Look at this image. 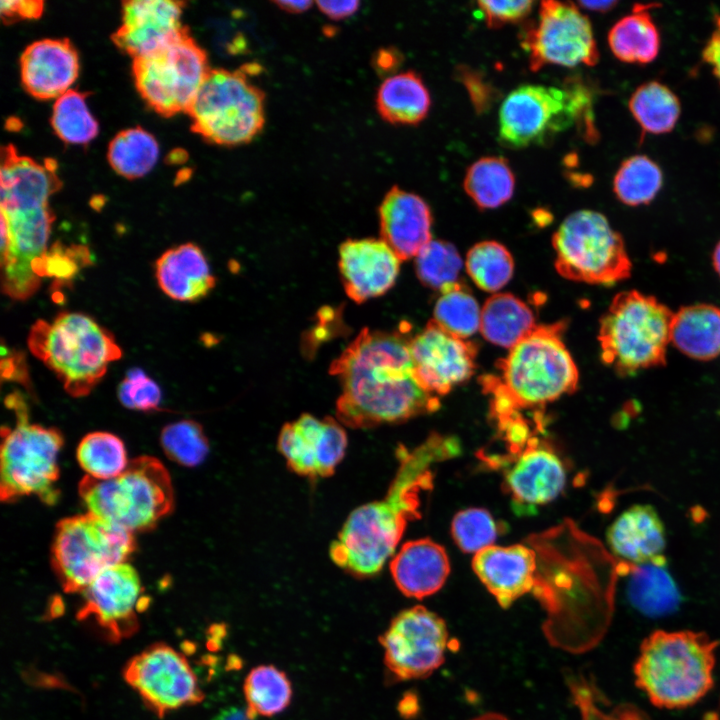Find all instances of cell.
<instances>
[{
    "mask_svg": "<svg viewBox=\"0 0 720 720\" xmlns=\"http://www.w3.org/2000/svg\"><path fill=\"white\" fill-rule=\"evenodd\" d=\"M555 268L564 278L612 286L631 275L632 262L624 240L597 211L567 216L552 237Z\"/></svg>",
    "mask_w": 720,
    "mask_h": 720,
    "instance_id": "obj_11",
    "label": "cell"
},
{
    "mask_svg": "<svg viewBox=\"0 0 720 720\" xmlns=\"http://www.w3.org/2000/svg\"><path fill=\"white\" fill-rule=\"evenodd\" d=\"M277 7L288 13H303L307 11L312 5L311 1H275Z\"/></svg>",
    "mask_w": 720,
    "mask_h": 720,
    "instance_id": "obj_54",
    "label": "cell"
},
{
    "mask_svg": "<svg viewBox=\"0 0 720 720\" xmlns=\"http://www.w3.org/2000/svg\"><path fill=\"white\" fill-rule=\"evenodd\" d=\"M448 637L445 621L433 611L405 609L379 637L384 664L396 680L426 678L443 664Z\"/></svg>",
    "mask_w": 720,
    "mask_h": 720,
    "instance_id": "obj_15",
    "label": "cell"
},
{
    "mask_svg": "<svg viewBox=\"0 0 720 720\" xmlns=\"http://www.w3.org/2000/svg\"><path fill=\"white\" fill-rule=\"evenodd\" d=\"M629 109L642 130L650 134L672 131L681 111L678 97L658 81L640 85L629 99Z\"/></svg>",
    "mask_w": 720,
    "mask_h": 720,
    "instance_id": "obj_36",
    "label": "cell"
},
{
    "mask_svg": "<svg viewBox=\"0 0 720 720\" xmlns=\"http://www.w3.org/2000/svg\"><path fill=\"white\" fill-rule=\"evenodd\" d=\"M184 5L171 0L125 1L122 24L112 41L133 59L152 54L188 31L181 21Z\"/></svg>",
    "mask_w": 720,
    "mask_h": 720,
    "instance_id": "obj_20",
    "label": "cell"
},
{
    "mask_svg": "<svg viewBox=\"0 0 720 720\" xmlns=\"http://www.w3.org/2000/svg\"><path fill=\"white\" fill-rule=\"evenodd\" d=\"M651 5L635 4L632 12L619 19L608 33L614 56L630 64H648L658 55L660 35L649 12Z\"/></svg>",
    "mask_w": 720,
    "mask_h": 720,
    "instance_id": "obj_33",
    "label": "cell"
},
{
    "mask_svg": "<svg viewBox=\"0 0 720 720\" xmlns=\"http://www.w3.org/2000/svg\"><path fill=\"white\" fill-rule=\"evenodd\" d=\"M247 67L211 69L188 114L191 129L207 142L236 146L251 142L265 123V94Z\"/></svg>",
    "mask_w": 720,
    "mask_h": 720,
    "instance_id": "obj_9",
    "label": "cell"
},
{
    "mask_svg": "<svg viewBox=\"0 0 720 720\" xmlns=\"http://www.w3.org/2000/svg\"><path fill=\"white\" fill-rule=\"evenodd\" d=\"M671 342L683 354L699 361L720 355V308L698 303L674 312Z\"/></svg>",
    "mask_w": 720,
    "mask_h": 720,
    "instance_id": "obj_29",
    "label": "cell"
},
{
    "mask_svg": "<svg viewBox=\"0 0 720 720\" xmlns=\"http://www.w3.org/2000/svg\"><path fill=\"white\" fill-rule=\"evenodd\" d=\"M489 28H500L506 24L518 23L532 11L534 2L518 1H479L477 3Z\"/></svg>",
    "mask_w": 720,
    "mask_h": 720,
    "instance_id": "obj_48",
    "label": "cell"
},
{
    "mask_svg": "<svg viewBox=\"0 0 720 720\" xmlns=\"http://www.w3.org/2000/svg\"><path fill=\"white\" fill-rule=\"evenodd\" d=\"M51 125L57 136L69 144H86L98 133L85 94L70 89L55 101Z\"/></svg>",
    "mask_w": 720,
    "mask_h": 720,
    "instance_id": "obj_42",
    "label": "cell"
},
{
    "mask_svg": "<svg viewBox=\"0 0 720 720\" xmlns=\"http://www.w3.org/2000/svg\"><path fill=\"white\" fill-rule=\"evenodd\" d=\"M381 239L398 258L416 257L431 241L432 214L418 195L393 186L379 206Z\"/></svg>",
    "mask_w": 720,
    "mask_h": 720,
    "instance_id": "obj_25",
    "label": "cell"
},
{
    "mask_svg": "<svg viewBox=\"0 0 720 720\" xmlns=\"http://www.w3.org/2000/svg\"><path fill=\"white\" fill-rule=\"evenodd\" d=\"M210 70L206 51L189 30L164 48L133 59L132 65L138 92L165 117L188 112Z\"/></svg>",
    "mask_w": 720,
    "mask_h": 720,
    "instance_id": "obj_13",
    "label": "cell"
},
{
    "mask_svg": "<svg viewBox=\"0 0 720 720\" xmlns=\"http://www.w3.org/2000/svg\"><path fill=\"white\" fill-rule=\"evenodd\" d=\"M515 177L504 157L478 159L466 171L464 189L480 209H494L513 195Z\"/></svg>",
    "mask_w": 720,
    "mask_h": 720,
    "instance_id": "obj_34",
    "label": "cell"
},
{
    "mask_svg": "<svg viewBox=\"0 0 720 720\" xmlns=\"http://www.w3.org/2000/svg\"><path fill=\"white\" fill-rule=\"evenodd\" d=\"M159 147L152 134L140 127L120 131L108 147V161L119 175L128 179L147 174L156 164Z\"/></svg>",
    "mask_w": 720,
    "mask_h": 720,
    "instance_id": "obj_37",
    "label": "cell"
},
{
    "mask_svg": "<svg viewBox=\"0 0 720 720\" xmlns=\"http://www.w3.org/2000/svg\"><path fill=\"white\" fill-rule=\"evenodd\" d=\"M662 184L660 167L648 156L634 155L621 163L614 176L613 190L625 205L639 206L650 203Z\"/></svg>",
    "mask_w": 720,
    "mask_h": 720,
    "instance_id": "obj_39",
    "label": "cell"
},
{
    "mask_svg": "<svg viewBox=\"0 0 720 720\" xmlns=\"http://www.w3.org/2000/svg\"><path fill=\"white\" fill-rule=\"evenodd\" d=\"M461 268L462 260L457 249L443 240H431L416 256L418 279L424 286L434 290L440 291L457 282Z\"/></svg>",
    "mask_w": 720,
    "mask_h": 720,
    "instance_id": "obj_43",
    "label": "cell"
},
{
    "mask_svg": "<svg viewBox=\"0 0 720 720\" xmlns=\"http://www.w3.org/2000/svg\"><path fill=\"white\" fill-rule=\"evenodd\" d=\"M410 349L416 381L435 396L447 394L475 371L476 346L447 332L433 319L411 338Z\"/></svg>",
    "mask_w": 720,
    "mask_h": 720,
    "instance_id": "obj_18",
    "label": "cell"
},
{
    "mask_svg": "<svg viewBox=\"0 0 720 720\" xmlns=\"http://www.w3.org/2000/svg\"><path fill=\"white\" fill-rule=\"evenodd\" d=\"M522 46L533 71L548 64L593 66L599 59L591 23L572 2H541L538 20L526 28Z\"/></svg>",
    "mask_w": 720,
    "mask_h": 720,
    "instance_id": "obj_14",
    "label": "cell"
},
{
    "mask_svg": "<svg viewBox=\"0 0 720 720\" xmlns=\"http://www.w3.org/2000/svg\"><path fill=\"white\" fill-rule=\"evenodd\" d=\"M459 81L466 87L477 113L487 112L499 98V91L479 71L461 65L456 68Z\"/></svg>",
    "mask_w": 720,
    "mask_h": 720,
    "instance_id": "obj_49",
    "label": "cell"
},
{
    "mask_svg": "<svg viewBox=\"0 0 720 720\" xmlns=\"http://www.w3.org/2000/svg\"><path fill=\"white\" fill-rule=\"evenodd\" d=\"M79 72L78 54L68 39H42L31 43L20 57L25 90L35 98H58L70 90Z\"/></svg>",
    "mask_w": 720,
    "mask_h": 720,
    "instance_id": "obj_24",
    "label": "cell"
},
{
    "mask_svg": "<svg viewBox=\"0 0 720 720\" xmlns=\"http://www.w3.org/2000/svg\"><path fill=\"white\" fill-rule=\"evenodd\" d=\"M460 453L452 436L432 433L413 449H397L398 470L384 498L361 505L346 519L329 550L349 574L372 577L394 553L409 521L420 517L422 492L433 486V467Z\"/></svg>",
    "mask_w": 720,
    "mask_h": 720,
    "instance_id": "obj_2",
    "label": "cell"
},
{
    "mask_svg": "<svg viewBox=\"0 0 720 720\" xmlns=\"http://www.w3.org/2000/svg\"><path fill=\"white\" fill-rule=\"evenodd\" d=\"M471 720H509V719L502 714L489 712V713L479 715Z\"/></svg>",
    "mask_w": 720,
    "mask_h": 720,
    "instance_id": "obj_58",
    "label": "cell"
},
{
    "mask_svg": "<svg viewBox=\"0 0 720 720\" xmlns=\"http://www.w3.org/2000/svg\"><path fill=\"white\" fill-rule=\"evenodd\" d=\"M134 550L132 532L87 512L58 522L51 562L63 590L82 593L103 571L126 562Z\"/></svg>",
    "mask_w": 720,
    "mask_h": 720,
    "instance_id": "obj_12",
    "label": "cell"
},
{
    "mask_svg": "<svg viewBox=\"0 0 720 720\" xmlns=\"http://www.w3.org/2000/svg\"><path fill=\"white\" fill-rule=\"evenodd\" d=\"M433 320L452 335L466 339L480 329L481 309L469 288L457 281L440 290Z\"/></svg>",
    "mask_w": 720,
    "mask_h": 720,
    "instance_id": "obj_38",
    "label": "cell"
},
{
    "mask_svg": "<svg viewBox=\"0 0 720 720\" xmlns=\"http://www.w3.org/2000/svg\"><path fill=\"white\" fill-rule=\"evenodd\" d=\"M712 264L715 272L720 278V241L716 244L712 253Z\"/></svg>",
    "mask_w": 720,
    "mask_h": 720,
    "instance_id": "obj_57",
    "label": "cell"
},
{
    "mask_svg": "<svg viewBox=\"0 0 720 720\" xmlns=\"http://www.w3.org/2000/svg\"><path fill=\"white\" fill-rule=\"evenodd\" d=\"M77 459L87 476L99 480L116 477L129 464L123 442L108 432H92L82 438Z\"/></svg>",
    "mask_w": 720,
    "mask_h": 720,
    "instance_id": "obj_40",
    "label": "cell"
},
{
    "mask_svg": "<svg viewBox=\"0 0 720 720\" xmlns=\"http://www.w3.org/2000/svg\"><path fill=\"white\" fill-rule=\"evenodd\" d=\"M400 263L382 239H349L339 247V270L344 290L357 304L390 290L399 274Z\"/></svg>",
    "mask_w": 720,
    "mask_h": 720,
    "instance_id": "obj_21",
    "label": "cell"
},
{
    "mask_svg": "<svg viewBox=\"0 0 720 720\" xmlns=\"http://www.w3.org/2000/svg\"><path fill=\"white\" fill-rule=\"evenodd\" d=\"M243 692L248 717H271L284 711L292 699V685L286 673L274 665H259L245 678Z\"/></svg>",
    "mask_w": 720,
    "mask_h": 720,
    "instance_id": "obj_35",
    "label": "cell"
},
{
    "mask_svg": "<svg viewBox=\"0 0 720 720\" xmlns=\"http://www.w3.org/2000/svg\"><path fill=\"white\" fill-rule=\"evenodd\" d=\"M451 533L462 551L476 554L494 544L498 527L487 510L468 508L454 516Z\"/></svg>",
    "mask_w": 720,
    "mask_h": 720,
    "instance_id": "obj_45",
    "label": "cell"
},
{
    "mask_svg": "<svg viewBox=\"0 0 720 720\" xmlns=\"http://www.w3.org/2000/svg\"><path fill=\"white\" fill-rule=\"evenodd\" d=\"M466 270L482 290L496 292L511 279L514 262L505 246L496 241H482L467 253Z\"/></svg>",
    "mask_w": 720,
    "mask_h": 720,
    "instance_id": "obj_41",
    "label": "cell"
},
{
    "mask_svg": "<svg viewBox=\"0 0 720 720\" xmlns=\"http://www.w3.org/2000/svg\"><path fill=\"white\" fill-rule=\"evenodd\" d=\"M665 564L632 565L622 562L621 573L629 575V600L645 615H666L679 606L680 593Z\"/></svg>",
    "mask_w": 720,
    "mask_h": 720,
    "instance_id": "obj_31",
    "label": "cell"
},
{
    "mask_svg": "<svg viewBox=\"0 0 720 720\" xmlns=\"http://www.w3.org/2000/svg\"><path fill=\"white\" fill-rule=\"evenodd\" d=\"M319 10L327 17L340 20L352 16L359 8V1H318Z\"/></svg>",
    "mask_w": 720,
    "mask_h": 720,
    "instance_id": "obj_52",
    "label": "cell"
},
{
    "mask_svg": "<svg viewBox=\"0 0 720 720\" xmlns=\"http://www.w3.org/2000/svg\"><path fill=\"white\" fill-rule=\"evenodd\" d=\"M566 472L560 458L537 438L512 457L505 474V487L521 505L536 506L555 499L562 491Z\"/></svg>",
    "mask_w": 720,
    "mask_h": 720,
    "instance_id": "obj_23",
    "label": "cell"
},
{
    "mask_svg": "<svg viewBox=\"0 0 720 720\" xmlns=\"http://www.w3.org/2000/svg\"><path fill=\"white\" fill-rule=\"evenodd\" d=\"M398 589L417 599L436 593L444 585L450 563L445 549L429 538L406 542L390 562Z\"/></svg>",
    "mask_w": 720,
    "mask_h": 720,
    "instance_id": "obj_27",
    "label": "cell"
},
{
    "mask_svg": "<svg viewBox=\"0 0 720 720\" xmlns=\"http://www.w3.org/2000/svg\"><path fill=\"white\" fill-rule=\"evenodd\" d=\"M673 317L674 312L652 295L619 292L599 322L602 362L621 377L665 366Z\"/></svg>",
    "mask_w": 720,
    "mask_h": 720,
    "instance_id": "obj_6",
    "label": "cell"
},
{
    "mask_svg": "<svg viewBox=\"0 0 720 720\" xmlns=\"http://www.w3.org/2000/svg\"><path fill=\"white\" fill-rule=\"evenodd\" d=\"M536 326L532 310L510 293L492 295L481 308L480 331L497 346L511 349Z\"/></svg>",
    "mask_w": 720,
    "mask_h": 720,
    "instance_id": "obj_32",
    "label": "cell"
},
{
    "mask_svg": "<svg viewBox=\"0 0 720 720\" xmlns=\"http://www.w3.org/2000/svg\"><path fill=\"white\" fill-rule=\"evenodd\" d=\"M346 448V432L331 417L318 419L303 414L286 423L278 438V449L288 467L296 474L310 478L332 475Z\"/></svg>",
    "mask_w": 720,
    "mask_h": 720,
    "instance_id": "obj_19",
    "label": "cell"
},
{
    "mask_svg": "<svg viewBox=\"0 0 720 720\" xmlns=\"http://www.w3.org/2000/svg\"><path fill=\"white\" fill-rule=\"evenodd\" d=\"M377 67L382 71L394 70L400 64V55L392 49L381 50L377 56Z\"/></svg>",
    "mask_w": 720,
    "mask_h": 720,
    "instance_id": "obj_53",
    "label": "cell"
},
{
    "mask_svg": "<svg viewBox=\"0 0 720 720\" xmlns=\"http://www.w3.org/2000/svg\"><path fill=\"white\" fill-rule=\"evenodd\" d=\"M617 1H579L578 5L587 10L608 12L617 5Z\"/></svg>",
    "mask_w": 720,
    "mask_h": 720,
    "instance_id": "obj_55",
    "label": "cell"
},
{
    "mask_svg": "<svg viewBox=\"0 0 720 720\" xmlns=\"http://www.w3.org/2000/svg\"><path fill=\"white\" fill-rule=\"evenodd\" d=\"M472 567L487 590L503 608L534 592L538 581L536 550L522 545L489 546L477 552Z\"/></svg>",
    "mask_w": 720,
    "mask_h": 720,
    "instance_id": "obj_22",
    "label": "cell"
},
{
    "mask_svg": "<svg viewBox=\"0 0 720 720\" xmlns=\"http://www.w3.org/2000/svg\"><path fill=\"white\" fill-rule=\"evenodd\" d=\"M717 645L704 632L656 630L641 643L635 683L657 707H689L713 686Z\"/></svg>",
    "mask_w": 720,
    "mask_h": 720,
    "instance_id": "obj_4",
    "label": "cell"
},
{
    "mask_svg": "<svg viewBox=\"0 0 720 720\" xmlns=\"http://www.w3.org/2000/svg\"><path fill=\"white\" fill-rule=\"evenodd\" d=\"M430 105L429 91L414 71L387 77L376 95L378 113L392 124L416 125L427 116Z\"/></svg>",
    "mask_w": 720,
    "mask_h": 720,
    "instance_id": "obj_30",
    "label": "cell"
},
{
    "mask_svg": "<svg viewBox=\"0 0 720 720\" xmlns=\"http://www.w3.org/2000/svg\"><path fill=\"white\" fill-rule=\"evenodd\" d=\"M7 403L15 410L17 421L14 428L2 429L1 499L9 502L36 495L43 502L54 504L59 497L56 482L63 437L55 428L30 424L25 404L18 395L8 396Z\"/></svg>",
    "mask_w": 720,
    "mask_h": 720,
    "instance_id": "obj_10",
    "label": "cell"
},
{
    "mask_svg": "<svg viewBox=\"0 0 720 720\" xmlns=\"http://www.w3.org/2000/svg\"><path fill=\"white\" fill-rule=\"evenodd\" d=\"M592 96L574 80L565 89L525 84L510 92L499 110V139L510 148L545 143L551 136L582 122L593 140Z\"/></svg>",
    "mask_w": 720,
    "mask_h": 720,
    "instance_id": "obj_8",
    "label": "cell"
},
{
    "mask_svg": "<svg viewBox=\"0 0 720 720\" xmlns=\"http://www.w3.org/2000/svg\"><path fill=\"white\" fill-rule=\"evenodd\" d=\"M79 494L89 513L132 533L152 529L174 503L167 469L150 456L131 460L122 473L110 479L85 476Z\"/></svg>",
    "mask_w": 720,
    "mask_h": 720,
    "instance_id": "obj_7",
    "label": "cell"
},
{
    "mask_svg": "<svg viewBox=\"0 0 720 720\" xmlns=\"http://www.w3.org/2000/svg\"><path fill=\"white\" fill-rule=\"evenodd\" d=\"M28 347L73 397L88 395L108 365L122 356L108 330L77 312H62L51 322L37 320L28 336Z\"/></svg>",
    "mask_w": 720,
    "mask_h": 720,
    "instance_id": "obj_5",
    "label": "cell"
},
{
    "mask_svg": "<svg viewBox=\"0 0 720 720\" xmlns=\"http://www.w3.org/2000/svg\"><path fill=\"white\" fill-rule=\"evenodd\" d=\"M702 58L712 67L720 84V14L714 18V30L703 48Z\"/></svg>",
    "mask_w": 720,
    "mask_h": 720,
    "instance_id": "obj_51",
    "label": "cell"
},
{
    "mask_svg": "<svg viewBox=\"0 0 720 720\" xmlns=\"http://www.w3.org/2000/svg\"><path fill=\"white\" fill-rule=\"evenodd\" d=\"M123 677L160 718L204 699L186 657L165 643H154L133 656L123 669Z\"/></svg>",
    "mask_w": 720,
    "mask_h": 720,
    "instance_id": "obj_16",
    "label": "cell"
},
{
    "mask_svg": "<svg viewBox=\"0 0 720 720\" xmlns=\"http://www.w3.org/2000/svg\"><path fill=\"white\" fill-rule=\"evenodd\" d=\"M89 262V252L84 246L64 247L54 243L43 259V277L69 281Z\"/></svg>",
    "mask_w": 720,
    "mask_h": 720,
    "instance_id": "obj_47",
    "label": "cell"
},
{
    "mask_svg": "<svg viewBox=\"0 0 720 720\" xmlns=\"http://www.w3.org/2000/svg\"><path fill=\"white\" fill-rule=\"evenodd\" d=\"M0 10L2 19L6 23L19 19H32L41 15L43 2L36 0L1 1Z\"/></svg>",
    "mask_w": 720,
    "mask_h": 720,
    "instance_id": "obj_50",
    "label": "cell"
},
{
    "mask_svg": "<svg viewBox=\"0 0 720 720\" xmlns=\"http://www.w3.org/2000/svg\"><path fill=\"white\" fill-rule=\"evenodd\" d=\"M218 720H251L246 711H240L237 709H231L229 711H225Z\"/></svg>",
    "mask_w": 720,
    "mask_h": 720,
    "instance_id": "obj_56",
    "label": "cell"
},
{
    "mask_svg": "<svg viewBox=\"0 0 720 720\" xmlns=\"http://www.w3.org/2000/svg\"><path fill=\"white\" fill-rule=\"evenodd\" d=\"M160 442L167 457L188 467L203 462L209 450L208 440L201 425L193 420H182L167 425L162 430Z\"/></svg>",
    "mask_w": 720,
    "mask_h": 720,
    "instance_id": "obj_44",
    "label": "cell"
},
{
    "mask_svg": "<svg viewBox=\"0 0 720 720\" xmlns=\"http://www.w3.org/2000/svg\"><path fill=\"white\" fill-rule=\"evenodd\" d=\"M143 588L137 571L127 562L103 571L83 592L79 620H92L111 641L130 637L138 628L144 608Z\"/></svg>",
    "mask_w": 720,
    "mask_h": 720,
    "instance_id": "obj_17",
    "label": "cell"
},
{
    "mask_svg": "<svg viewBox=\"0 0 720 720\" xmlns=\"http://www.w3.org/2000/svg\"><path fill=\"white\" fill-rule=\"evenodd\" d=\"M564 328L563 322L537 325L498 361L501 377H482L497 424L521 417L522 410L541 409L577 389L579 371L562 340Z\"/></svg>",
    "mask_w": 720,
    "mask_h": 720,
    "instance_id": "obj_3",
    "label": "cell"
},
{
    "mask_svg": "<svg viewBox=\"0 0 720 720\" xmlns=\"http://www.w3.org/2000/svg\"><path fill=\"white\" fill-rule=\"evenodd\" d=\"M118 397L129 409L149 411L159 407L161 390L142 369L132 368L118 386Z\"/></svg>",
    "mask_w": 720,
    "mask_h": 720,
    "instance_id": "obj_46",
    "label": "cell"
},
{
    "mask_svg": "<svg viewBox=\"0 0 720 720\" xmlns=\"http://www.w3.org/2000/svg\"><path fill=\"white\" fill-rule=\"evenodd\" d=\"M411 338L401 331L364 328L332 362L342 393L337 419L354 429L398 423L440 407L413 374Z\"/></svg>",
    "mask_w": 720,
    "mask_h": 720,
    "instance_id": "obj_1",
    "label": "cell"
},
{
    "mask_svg": "<svg viewBox=\"0 0 720 720\" xmlns=\"http://www.w3.org/2000/svg\"><path fill=\"white\" fill-rule=\"evenodd\" d=\"M607 542L622 562L666 563L664 524L649 504H635L624 510L609 526Z\"/></svg>",
    "mask_w": 720,
    "mask_h": 720,
    "instance_id": "obj_26",
    "label": "cell"
},
{
    "mask_svg": "<svg viewBox=\"0 0 720 720\" xmlns=\"http://www.w3.org/2000/svg\"><path fill=\"white\" fill-rule=\"evenodd\" d=\"M161 290L171 299L195 302L215 287L208 261L201 248L188 242L166 250L155 262Z\"/></svg>",
    "mask_w": 720,
    "mask_h": 720,
    "instance_id": "obj_28",
    "label": "cell"
}]
</instances>
